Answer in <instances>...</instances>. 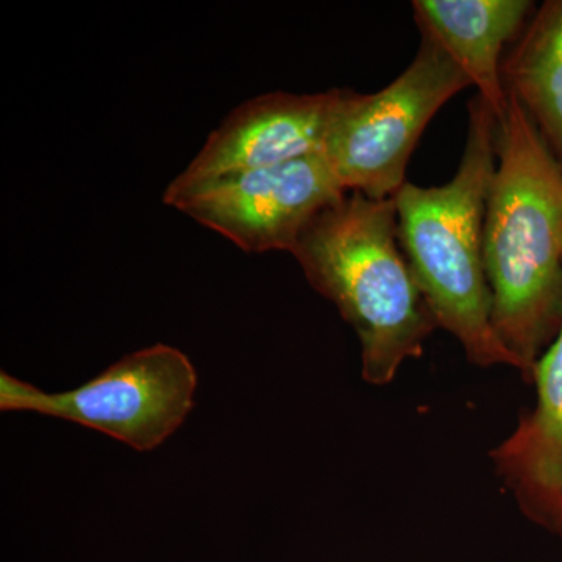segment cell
Returning <instances> with one entry per match:
<instances>
[{
	"label": "cell",
	"mask_w": 562,
	"mask_h": 562,
	"mask_svg": "<svg viewBox=\"0 0 562 562\" xmlns=\"http://www.w3.org/2000/svg\"><path fill=\"white\" fill-rule=\"evenodd\" d=\"M291 254L357 333L366 382L390 384L403 362L422 357L438 325L403 254L394 198L347 192L310 222Z\"/></svg>",
	"instance_id": "obj_3"
},
{
	"label": "cell",
	"mask_w": 562,
	"mask_h": 562,
	"mask_svg": "<svg viewBox=\"0 0 562 562\" xmlns=\"http://www.w3.org/2000/svg\"><path fill=\"white\" fill-rule=\"evenodd\" d=\"M414 18L479 88L498 125L508 111L502 79L503 47L517 38L531 10L528 0H416Z\"/></svg>",
	"instance_id": "obj_9"
},
{
	"label": "cell",
	"mask_w": 562,
	"mask_h": 562,
	"mask_svg": "<svg viewBox=\"0 0 562 562\" xmlns=\"http://www.w3.org/2000/svg\"><path fill=\"white\" fill-rule=\"evenodd\" d=\"M498 122L476 94L469 103L468 139L449 183L420 188L406 181L394 195L398 239L438 327L460 341L482 368L522 364L492 325V299L483 258L487 192L497 160Z\"/></svg>",
	"instance_id": "obj_2"
},
{
	"label": "cell",
	"mask_w": 562,
	"mask_h": 562,
	"mask_svg": "<svg viewBox=\"0 0 562 562\" xmlns=\"http://www.w3.org/2000/svg\"><path fill=\"white\" fill-rule=\"evenodd\" d=\"M532 382L538 390L535 409L520 417L491 460L520 512L562 536V325L536 362Z\"/></svg>",
	"instance_id": "obj_8"
},
{
	"label": "cell",
	"mask_w": 562,
	"mask_h": 562,
	"mask_svg": "<svg viewBox=\"0 0 562 562\" xmlns=\"http://www.w3.org/2000/svg\"><path fill=\"white\" fill-rule=\"evenodd\" d=\"M502 79L562 166V0L546 2L536 13L503 60Z\"/></svg>",
	"instance_id": "obj_10"
},
{
	"label": "cell",
	"mask_w": 562,
	"mask_h": 562,
	"mask_svg": "<svg viewBox=\"0 0 562 562\" xmlns=\"http://www.w3.org/2000/svg\"><path fill=\"white\" fill-rule=\"evenodd\" d=\"M420 35L412 65L384 90H339L324 157L347 192L394 198L427 125L453 95L472 87L452 57L431 36Z\"/></svg>",
	"instance_id": "obj_4"
},
{
	"label": "cell",
	"mask_w": 562,
	"mask_h": 562,
	"mask_svg": "<svg viewBox=\"0 0 562 562\" xmlns=\"http://www.w3.org/2000/svg\"><path fill=\"white\" fill-rule=\"evenodd\" d=\"M497 160L483 227L492 325L532 380L562 325V166L513 94Z\"/></svg>",
	"instance_id": "obj_1"
},
{
	"label": "cell",
	"mask_w": 562,
	"mask_h": 562,
	"mask_svg": "<svg viewBox=\"0 0 562 562\" xmlns=\"http://www.w3.org/2000/svg\"><path fill=\"white\" fill-rule=\"evenodd\" d=\"M347 191L324 155L166 190V205L250 254L292 251L310 222Z\"/></svg>",
	"instance_id": "obj_6"
},
{
	"label": "cell",
	"mask_w": 562,
	"mask_h": 562,
	"mask_svg": "<svg viewBox=\"0 0 562 562\" xmlns=\"http://www.w3.org/2000/svg\"><path fill=\"white\" fill-rule=\"evenodd\" d=\"M198 384L194 364L183 351L155 344L65 392H46L2 372L0 409L74 422L136 452H150L190 416Z\"/></svg>",
	"instance_id": "obj_5"
},
{
	"label": "cell",
	"mask_w": 562,
	"mask_h": 562,
	"mask_svg": "<svg viewBox=\"0 0 562 562\" xmlns=\"http://www.w3.org/2000/svg\"><path fill=\"white\" fill-rule=\"evenodd\" d=\"M338 94L339 90L317 94L268 92L241 103L166 190H183L231 173L324 155Z\"/></svg>",
	"instance_id": "obj_7"
}]
</instances>
